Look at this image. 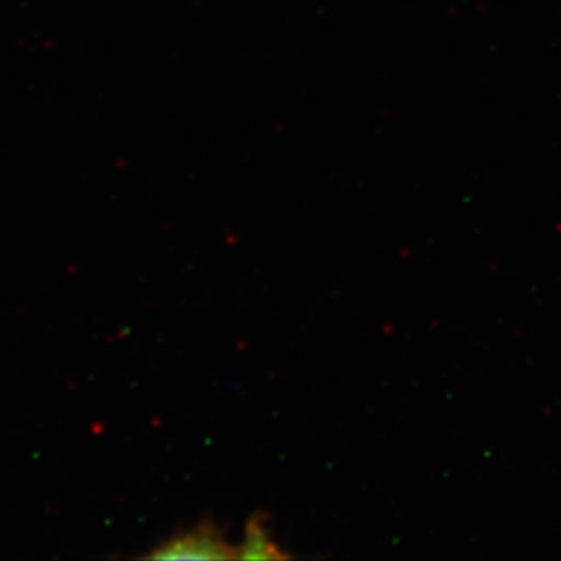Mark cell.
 Listing matches in <instances>:
<instances>
[{"mask_svg":"<svg viewBox=\"0 0 561 561\" xmlns=\"http://www.w3.org/2000/svg\"><path fill=\"white\" fill-rule=\"evenodd\" d=\"M148 560H233L237 547L229 546L222 530L211 522L196 525L193 529L171 536L148 552Z\"/></svg>","mask_w":561,"mask_h":561,"instance_id":"1","label":"cell"},{"mask_svg":"<svg viewBox=\"0 0 561 561\" xmlns=\"http://www.w3.org/2000/svg\"><path fill=\"white\" fill-rule=\"evenodd\" d=\"M289 554L271 536L270 516L256 513L245 524V540L237 547V560H286Z\"/></svg>","mask_w":561,"mask_h":561,"instance_id":"2","label":"cell"}]
</instances>
